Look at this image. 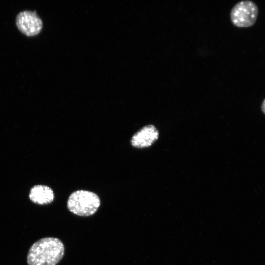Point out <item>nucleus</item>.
Listing matches in <instances>:
<instances>
[{
	"mask_svg": "<svg viewBox=\"0 0 265 265\" xmlns=\"http://www.w3.org/2000/svg\"><path fill=\"white\" fill-rule=\"evenodd\" d=\"M64 246L54 237H46L35 242L30 248L27 257L28 265H55L63 258Z\"/></svg>",
	"mask_w": 265,
	"mask_h": 265,
	"instance_id": "f257e3e1",
	"label": "nucleus"
},
{
	"mask_svg": "<svg viewBox=\"0 0 265 265\" xmlns=\"http://www.w3.org/2000/svg\"><path fill=\"white\" fill-rule=\"evenodd\" d=\"M100 205L98 196L86 190H77L73 192L67 201V207L73 214L80 216L94 214Z\"/></svg>",
	"mask_w": 265,
	"mask_h": 265,
	"instance_id": "f03ea898",
	"label": "nucleus"
},
{
	"mask_svg": "<svg viewBox=\"0 0 265 265\" xmlns=\"http://www.w3.org/2000/svg\"><path fill=\"white\" fill-rule=\"evenodd\" d=\"M258 13L257 5L250 0H243L232 8L230 17L232 24L238 27H248L256 21Z\"/></svg>",
	"mask_w": 265,
	"mask_h": 265,
	"instance_id": "7ed1b4c3",
	"label": "nucleus"
},
{
	"mask_svg": "<svg viewBox=\"0 0 265 265\" xmlns=\"http://www.w3.org/2000/svg\"><path fill=\"white\" fill-rule=\"evenodd\" d=\"M16 25L24 35L31 37L38 35L43 27V22L35 11L24 10L16 17Z\"/></svg>",
	"mask_w": 265,
	"mask_h": 265,
	"instance_id": "20e7f679",
	"label": "nucleus"
},
{
	"mask_svg": "<svg viewBox=\"0 0 265 265\" xmlns=\"http://www.w3.org/2000/svg\"><path fill=\"white\" fill-rule=\"evenodd\" d=\"M159 132L152 125L143 127L132 138L131 145L135 148H147L153 144L159 137Z\"/></svg>",
	"mask_w": 265,
	"mask_h": 265,
	"instance_id": "39448f33",
	"label": "nucleus"
},
{
	"mask_svg": "<svg viewBox=\"0 0 265 265\" xmlns=\"http://www.w3.org/2000/svg\"><path fill=\"white\" fill-rule=\"evenodd\" d=\"M29 197L33 203L45 205L53 202L54 198V194L53 190L49 186L38 185L31 188Z\"/></svg>",
	"mask_w": 265,
	"mask_h": 265,
	"instance_id": "423d86ee",
	"label": "nucleus"
},
{
	"mask_svg": "<svg viewBox=\"0 0 265 265\" xmlns=\"http://www.w3.org/2000/svg\"><path fill=\"white\" fill-rule=\"evenodd\" d=\"M261 109L263 112L265 114V99L263 101L261 106Z\"/></svg>",
	"mask_w": 265,
	"mask_h": 265,
	"instance_id": "0eeeda50",
	"label": "nucleus"
}]
</instances>
